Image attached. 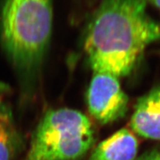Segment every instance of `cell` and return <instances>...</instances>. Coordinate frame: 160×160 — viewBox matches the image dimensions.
I'll list each match as a JSON object with an SVG mask.
<instances>
[{"instance_id": "6", "label": "cell", "mask_w": 160, "mask_h": 160, "mask_svg": "<svg viewBox=\"0 0 160 160\" xmlns=\"http://www.w3.org/2000/svg\"><path fill=\"white\" fill-rule=\"evenodd\" d=\"M25 148V140L16 124L12 108L0 97V160H16Z\"/></svg>"}, {"instance_id": "4", "label": "cell", "mask_w": 160, "mask_h": 160, "mask_svg": "<svg viewBox=\"0 0 160 160\" xmlns=\"http://www.w3.org/2000/svg\"><path fill=\"white\" fill-rule=\"evenodd\" d=\"M91 114L101 124H108L123 117L128 98L115 76L94 72L87 93Z\"/></svg>"}, {"instance_id": "3", "label": "cell", "mask_w": 160, "mask_h": 160, "mask_svg": "<svg viewBox=\"0 0 160 160\" xmlns=\"http://www.w3.org/2000/svg\"><path fill=\"white\" fill-rule=\"evenodd\" d=\"M94 141V129L87 116L73 109H52L36 128L24 160H77Z\"/></svg>"}, {"instance_id": "5", "label": "cell", "mask_w": 160, "mask_h": 160, "mask_svg": "<svg viewBox=\"0 0 160 160\" xmlns=\"http://www.w3.org/2000/svg\"><path fill=\"white\" fill-rule=\"evenodd\" d=\"M131 126L141 137L160 139V87L139 98L131 117Z\"/></svg>"}, {"instance_id": "1", "label": "cell", "mask_w": 160, "mask_h": 160, "mask_svg": "<svg viewBox=\"0 0 160 160\" xmlns=\"http://www.w3.org/2000/svg\"><path fill=\"white\" fill-rule=\"evenodd\" d=\"M147 0H102L84 44L94 72L121 77L134 68L149 45L160 39V25L146 11Z\"/></svg>"}, {"instance_id": "9", "label": "cell", "mask_w": 160, "mask_h": 160, "mask_svg": "<svg viewBox=\"0 0 160 160\" xmlns=\"http://www.w3.org/2000/svg\"><path fill=\"white\" fill-rule=\"evenodd\" d=\"M148 1L156 7L160 8V0H148Z\"/></svg>"}, {"instance_id": "7", "label": "cell", "mask_w": 160, "mask_h": 160, "mask_svg": "<svg viewBox=\"0 0 160 160\" xmlns=\"http://www.w3.org/2000/svg\"><path fill=\"white\" fill-rule=\"evenodd\" d=\"M138 141L127 129H121L98 145L89 160H135Z\"/></svg>"}, {"instance_id": "8", "label": "cell", "mask_w": 160, "mask_h": 160, "mask_svg": "<svg viewBox=\"0 0 160 160\" xmlns=\"http://www.w3.org/2000/svg\"><path fill=\"white\" fill-rule=\"evenodd\" d=\"M135 160H160V149L152 150Z\"/></svg>"}, {"instance_id": "2", "label": "cell", "mask_w": 160, "mask_h": 160, "mask_svg": "<svg viewBox=\"0 0 160 160\" xmlns=\"http://www.w3.org/2000/svg\"><path fill=\"white\" fill-rule=\"evenodd\" d=\"M53 28V0H4L0 39L19 81L22 102L34 95Z\"/></svg>"}]
</instances>
